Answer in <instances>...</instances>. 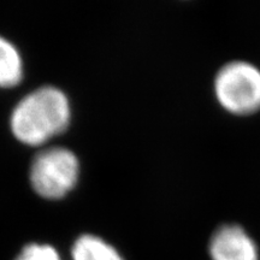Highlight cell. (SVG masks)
<instances>
[{
    "label": "cell",
    "mask_w": 260,
    "mask_h": 260,
    "mask_svg": "<svg viewBox=\"0 0 260 260\" xmlns=\"http://www.w3.org/2000/svg\"><path fill=\"white\" fill-rule=\"evenodd\" d=\"M214 92L230 112H254L260 109V69L246 60L229 61L216 75Z\"/></svg>",
    "instance_id": "2"
},
{
    "label": "cell",
    "mask_w": 260,
    "mask_h": 260,
    "mask_svg": "<svg viewBox=\"0 0 260 260\" xmlns=\"http://www.w3.org/2000/svg\"><path fill=\"white\" fill-rule=\"evenodd\" d=\"M22 79V59L17 48L0 37V87H11Z\"/></svg>",
    "instance_id": "6"
},
{
    "label": "cell",
    "mask_w": 260,
    "mask_h": 260,
    "mask_svg": "<svg viewBox=\"0 0 260 260\" xmlns=\"http://www.w3.org/2000/svg\"><path fill=\"white\" fill-rule=\"evenodd\" d=\"M79 177V160L70 149L52 147L35 155L30 168L31 186L38 194L58 199L69 191Z\"/></svg>",
    "instance_id": "3"
},
{
    "label": "cell",
    "mask_w": 260,
    "mask_h": 260,
    "mask_svg": "<svg viewBox=\"0 0 260 260\" xmlns=\"http://www.w3.org/2000/svg\"><path fill=\"white\" fill-rule=\"evenodd\" d=\"M71 253L74 260H124L111 245L89 234L75 241Z\"/></svg>",
    "instance_id": "5"
},
{
    "label": "cell",
    "mask_w": 260,
    "mask_h": 260,
    "mask_svg": "<svg viewBox=\"0 0 260 260\" xmlns=\"http://www.w3.org/2000/svg\"><path fill=\"white\" fill-rule=\"evenodd\" d=\"M212 260H259L254 240L239 224H223L210 241Z\"/></svg>",
    "instance_id": "4"
},
{
    "label": "cell",
    "mask_w": 260,
    "mask_h": 260,
    "mask_svg": "<svg viewBox=\"0 0 260 260\" xmlns=\"http://www.w3.org/2000/svg\"><path fill=\"white\" fill-rule=\"evenodd\" d=\"M68 98L53 86H44L29 93L17 104L11 116L16 138L28 145H39L59 134L69 124Z\"/></svg>",
    "instance_id": "1"
},
{
    "label": "cell",
    "mask_w": 260,
    "mask_h": 260,
    "mask_svg": "<svg viewBox=\"0 0 260 260\" xmlns=\"http://www.w3.org/2000/svg\"><path fill=\"white\" fill-rule=\"evenodd\" d=\"M16 260H60V258L53 247L30 243L22 249Z\"/></svg>",
    "instance_id": "7"
}]
</instances>
